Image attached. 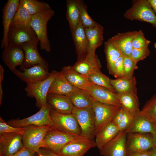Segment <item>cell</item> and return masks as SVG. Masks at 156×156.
I'll list each match as a JSON object with an SVG mask.
<instances>
[{"label":"cell","instance_id":"obj_53","mask_svg":"<svg viewBox=\"0 0 156 156\" xmlns=\"http://www.w3.org/2000/svg\"><path fill=\"white\" fill-rule=\"evenodd\" d=\"M152 137L153 140L154 147L156 148V133L155 134L152 135Z\"/></svg>","mask_w":156,"mask_h":156},{"label":"cell","instance_id":"obj_36","mask_svg":"<svg viewBox=\"0 0 156 156\" xmlns=\"http://www.w3.org/2000/svg\"><path fill=\"white\" fill-rule=\"evenodd\" d=\"M92 84L106 88L116 92L110 83V79L99 70L95 72L88 78Z\"/></svg>","mask_w":156,"mask_h":156},{"label":"cell","instance_id":"obj_2","mask_svg":"<svg viewBox=\"0 0 156 156\" xmlns=\"http://www.w3.org/2000/svg\"><path fill=\"white\" fill-rule=\"evenodd\" d=\"M59 73V72L54 70L50 73L47 78L44 80L26 83L25 90L27 95L35 99L36 105L40 109L48 103L47 97L49 88Z\"/></svg>","mask_w":156,"mask_h":156},{"label":"cell","instance_id":"obj_39","mask_svg":"<svg viewBox=\"0 0 156 156\" xmlns=\"http://www.w3.org/2000/svg\"><path fill=\"white\" fill-rule=\"evenodd\" d=\"M151 42L145 37L144 34L141 30L137 31L132 42L133 48L141 49L148 48Z\"/></svg>","mask_w":156,"mask_h":156},{"label":"cell","instance_id":"obj_43","mask_svg":"<svg viewBox=\"0 0 156 156\" xmlns=\"http://www.w3.org/2000/svg\"><path fill=\"white\" fill-rule=\"evenodd\" d=\"M133 118L134 117L133 116L125 110L123 118L117 126L119 132L125 131L131 125Z\"/></svg>","mask_w":156,"mask_h":156},{"label":"cell","instance_id":"obj_5","mask_svg":"<svg viewBox=\"0 0 156 156\" xmlns=\"http://www.w3.org/2000/svg\"><path fill=\"white\" fill-rule=\"evenodd\" d=\"M72 114L75 117L81 131V136L93 140L96 135L95 116L92 108L80 109L74 107Z\"/></svg>","mask_w":156,"mask_h":156},{"label":"cell","instance_id":"obj_13","mask_svg":"<svg viewBox=\"0 0 156 156\" xmlns=\"http://www.w3.org/2000/svg\"><path fill=\"white\" fill-rule=\"evenodd\" d=\"M23 147L21 135L12 133L0 134V156L12 155Z\"/></svg>","mask_w":156,"mask_h":156},{"label":"cell","instance_id":"obj_41","mask_svg":"<svg viewBox=\"0 0 156 156\" xmlns=\"http://www.w3.org/2000/svg\"><path fill=\"white\" fill-rule=\"evenodd\" d=\"M140 112L148 118L156 114V96L146 103Z\"/></svg>","mask_w":156,"mask_h":156},{"label":"cell","instance_id":"obj_42","mask_svg":"<svg viewBox=\"0 0 156 156\" xmlns=\"http://www.w3.org/2000/svg\"><path fill=\"white\" fill-rule=\"evenodd\" d=\"M148 48L134 49L133 48L131 54V57L136 63L143 60L150 54Z\"/></svg>","mask_w":156,"mask_h":156},{"label":"cell","instance_id":"obj_28","mask_svg":"<svg viewBox=\"0 0 156 156\" xmlns=\"http://www.w3.org/2000/svg\"><path fill=\"white\" fill-rule=\"evenodd\" d=\"M117 126L112 120L95 135L96 146L99 150L113 139L119 132Z\"/></svg>","mask_w":156,"mask_h":156},{"label":"cell","instance_id":"obj_14","mask_svg":"<svg viewBox=\"0 0 156 156\" xmlns=\"http://www.w3.org/2000/svg\"><path fill=\"white\" fill-rule=\"evenodd\" d=\"M95 146L93 140L82 138L68 143L57 154L59 156H83L89 150Z\"/></svg>","mask_w":156,"mask_h":156},{"label":"cell","instance_id":"obj_10","mask_svg":"<svg viewBox=\"0 0 156 156\" xmlns=\"http://www.w3.org/2000/svg\"><path fill=\"white\" fill-rule=\"evenodd\" d=\"M128 134L126 142L127 155L133 153L148 151L154 147L153 137L146 133Z\"/></svg>","mask_w":156,"mask_h":156},{"label":"cell","instance_id":"obj_51","mask_svg":"<svg viewBox=\"0 0 156 156\" xmlns=\"http://www.w3.org/2000/svg\"><path fill=\"white\" fill-rule=\"evenodd\" d=\"M148 150L149 156H156V148L153 147Z\"/></svg>","mask_w":156,"mask_h":156},{"label":"cell","instance_id":"obj_55","mask_svg":"<svg viewBox=\"0 0 156 156\" xmlns=\"http://www.w3.org/2000/svg\"><path fill=\"white\" fill-rule=\"evenodd\" d=\"M39 156H45L41 154L40 153H39Z\"/></svg>","mask_w":156,"mask_h":156},{"label":"cell","instance_id":"obj_27","mask_svg":"<svg viewBox=\"0 0 156 156\" xmlns=\"http://www.w3.org/2000/svg\"><path fill=\"white\" fill-rule=\"evenodd\" d=\"M78 89L70 83L61 71L51 84L48 94L66 96Z\"/></svg>","mask_w":156,"mask_h":156},{"label":"cell","instance_id":"obj_47","mask_svg":"<svg viewBox=\"0 0 156 156\" xmlns=\"http://www.w3.org/2000/svg\"><path fill=\"white\" fill-rule=\"evenodd\" d=\"M44 148L42 149H40L39 153L45 156H59L49 150Z\"/></svg>","mask_w":156,"mask_h":156},{"label":"cell","instance_id":"obj_44","mask_svg":"<svg viewBox=\"0 0 156 156\" xmlns=\"http://www.w3.org/2000/svg\"><path fill=\"white\" fill-rule=\"evenodd\" d=\"M116 75L115 77L119 78L123 77L124 75V57L121 55L115 62Z\"/></svg>","mask_w":156,"mask_h":156},{"label":"cell","instance_id":"obj_35","mask_svg":"<svg viewBox=\"0 0 156 156\" xmlns=\"http://www.w3.org/2000/svg\"><path fill=\"white\" fill-rule=\"evenodd\" d=\"M20 5L32 16L51 9L48 3L36 0H20Z\"/></svg>","mask_w":156,"mask_h":156},{"label":"cell","instance_id":"obj_34","mask_svg":"<svg viewBox=\"0 0 156 156\" xmlns=\"http://www.w3.org/2000/svg\"><path fill=\"white\" fill-rule=\"evenodd\" d=\"M32 15L26 9L19 5L11 22L10 26L30 27Z\"/></svg>","mask_w":156,"mask_h":156},{"label":"cell","instance_id":"obj_32","mask_svg":"<svg viewBox=\"0 0 156 156\" xmlns=\"http://www.w3.org/2000/svg\"><path fill=\"white\" fill-rule=\"evenodd\" d=\"M79 0H67L66 18L69 24L71 33L80 23Z\"/></svg>","mask_w":156,"mask_h":156},{"label":"cell","instance_id":"obj_18","mask_svg":"<svg viewBox=\"0 0 156 156\" xmlns=\"http://www.w3.org/2000/svg\"><path fill=\"white\" fill-rule=\"evenodd\" d=\"M35 31L31 27L10 26L8 35L9 44L20 45L37 38Z\"/></svg>","mask_w":156,"mask_h":156},{"label":"cell","instance_id":"obj_7","mask_svg":"<svg viewBox=\"0 0 156 156\" xmlns=\"http://www.w3.org/2000/svg\"><path fill=\"white\" fill-rule=\"evenodd\" d=\"M50 115L53 126L65 133L81 136V131L76 118L72 113L64 114L51 109Z\"/></svg>","mask_w":156,"mask_h":156},{"label":"cell","instance_id":"obj_23","mask_svg":"<svg viewBox=\"0 0 156 156\" xmlns=\"http://www.w3.org/2000/svg\"><path fill=\"white\" fill-rule=\"evenodd\" d=\"M124 131L127 134L150 133L153 135L156 133V127L149 118L140 112L134 117L131 124Z\"/></svg>","mask_w":156,"mask_h":156},{"label":"cell","instance_id":"obj_37","mask_svg":"<svg viewBox=\"0 0 156 156\" xmlns=\"http://www.w3.org/2000/svg\"><path fill=\"white\" fill-rule=\"evenodd\" d=\"M80 22L85 28H90L98 23L94 21L89 16L87 11V6L83 0H79Z\"/></svg>","mask_w":156,"mask_h":156},{"label":"cell","instance_id":"obj_40","mask_svg":"<svg viewBox=\"0 0 156 156\" xmlns=\"http://www.w3.org/2000/svg\"><path fill=\"white\" fill-rule=\"evenodd\" d=\"M25 127H16L12 126L5 122L2 118H0V134L4 133H16L23 134Z\"/></svg>","mask_w":156,"mask_h":156},{"label":"cell","instance_id":"obj_15","mask_svg":"<svg viewBox=\"0 0 156 156\" xmlns=\"http://www.w3.org/2000/svg\"><path fill=\"white\" fill-rule=\"evenodd\" d=\"M127 134L120 132L111 141L99 150L104 156H127L126 142Z\"/></svg>","mask_w":156,"mask_h":156},{"label":"cell","instance_id":"obj_17","mask_svg":"<svg viewBox=\"0 0 156 156\" xmlns=\"http://www.w3.org/2000/svg\"><path fill=\"white\" fill-rule=\"evenodd\" d=\"M20 5L19 0H8L2 10L3 36L1 47L4 48L9 44L8 35L11 21Z\"/></svg>","mask_w":156,"mask_h":156},{"label":"cell","instance_id":"obj_33","mask_svg":"<svg viewBox=\"0 0 156 156\" xmlns=\"http://www.w3.org/2000/svg\"><path fill=\"white\" fill-rule=\"evenodd\" d=\"M107 68L110 74L114 77L116 75L114 64L117 59L121 55L118 50L108 40L104 43Z\"/></svg>","mask_w":156,"mask_h":156},{"label":"cell","instance_id":"obj_24","mask_svg":"<svg viewBox=\"0 0 156 156\" xmlns=\"http://www.w3.org/2000/svg\"><path fill=\"white\" fill-rule=\"evenodd\" d=\"M61 71L70 83L79 89L87 91L93 85L88 78L75 70L72 66H64Z\"/></svg>","mask_w":156,"mask_h":156},{"label":"cell","instance_id":"obj_1","mask_svg":"<svg viewBox=\"0 0 156 156\" xmlns=\"http://www.w3.org/2000/svg\"><path fill=\"white\" fill-rule=\"evenodd\" d=\"M55 13L53 10L50 9L32 15L31 21L30 26L39 40L41 50L47 52H50L51 47L48 37L47 25Z\"/></svg>","mask_w":156,"mask_h":156},{"label":"cell","instance_id":"obj_54","mask_svg":"<svg viewBox=\"0 0 156 156\" xmlns=\"http://www.w3.org/2000/svg\"><path fill=\"white\" fill-rule=\"evenodd\" d=\"M154 47L155 49L156 52V43H155L154 44Z\"/></svg>","mask_w":156,"mask_h":156},{"label":"cell","instance_id":"obj_31","mask_svg":"<svg viewBox=\"0 0 156 156\" xmlns=\"http://www.w3.org/2000/svg\"><path fill=\"white\" fill-rule=\"evenodd\" d=\"M66 96L74 107L80 109L92 107V98L87 91L78 89Z\"/></svg>","mask_w":156,"mask_h":156},{"label":"cell","instance_id":"obj_45","mask_svg":"<svg viewBox=\"0 0 156 156\" xmlns=\"http://www.w3.org/2000/svg\"><path fill=\"white\" fill-rule=\"evenodd\" d=\"M35 153L31 149L23 147L17 152L9 156H34Z\"/></svg>","mask_w":156,"mask_h":156},{"label":"cell","instance_id":"obj_30","mask_svg":"<svg viewBox=\"0 0 156 156\" xmlns=\"http://www.w3.org/2000/svg\"><path fill=\"white\" fill-rule=\"evenodd\" d=\"M117 95L121 107L133 117L140 113L137 94L129 93H117Z\"/></svg>","mask_w":156,"mask_h":156},{"label":"cell","instance_id":"obj_20","mask_svg":"<svg viewBox=\"0 0 156 156\" xmlns=\"http://www.w3.org/2000/svg\"><path fill=\"white\" fill-rule=\"evenodd\" d=\"M72 67L75 70L88 78L95 72L100 70L101 65L96 54L88 53L85 57L77 60Z\"/></svg>","mask_w":156,"mask_h":156},{"label":"cell","instance_id":"obj_16","mask_svg":"<svg viewBox=\"0 0 156 156\" xmlns=\"http://www.w3.org/2000/svg\"><path fill=\"white\" fill-rule=\"evenodd\" d=\"M2 58L5 64L12 72L16 67L23 65L24 52L21 46L9 44L4 48Z\"/></svg>","mask_w":156,"mask_h":156},{"label":"cell","instance_id":"obj_3","mask_svg":"<svg viewBox=\"0 0 156 156\" xmlns=\"http://www.w3.org/2000/svg\"><path fill=\"white\" fill-rule=\"evenodd\" d=\"M127 19L137 20L151 24L156 29V14L148 0H134L132 5L124 13Z\"/></svg>","mask_w":156,"mask_h":156},{"label":"cell","instance_id":"obj_8","mask_svg":"<svg viewBox=\"0 0 156 156\" xmlns=\"http://www.w3.org/2000/svg\"><path fill=\"white\" fill-rule=\"evenodd\" d=\"M92 107L94 114L96 134L113 120L121 107L104 104L93 99Z\"/></svg>","mask_w":156,"mask_h":156},{"label":"cell","instance_id":"obj_49","mask_svg":"<svg viewBox=\"0 0 156 156\" xmlns=\"http://www.w3.org/2000/svg\"><path fill=\"white\" fill-rule=\"evenodd\" d=\"M148 1L156 14V0H148Z\"/></svg>","mask_w":156,"mask_h":156},{"label":"cell","instance_id":"obj_21","mask_svg":"<svg viewBox=\"0 0 156 156\" xmlns=\"http://www.w3.org/2000/svg\"><path fill=\"white\" fill-rule=\"evenodd\" d=\"M137 32L132 31L118 33L108 40L124 57H130L133 49L132 42Z\"/></svg>","mask_w":156,"mask_h":156},{"label":"cell","instance_id":"obj_19","mask_svg":"<svg viewBox=\"0 0 156 156\" xmlns=\"http://www.w3.org/2000/svg\"><path fill=\"white\" fill-rule=\"evenodd\" d=\"M92 99L100 103L121 107L117 93L106 88L93 85L87 91Z\"/></svg>","mask_w":156,"mask_h":156},{"label":"cell","instance_id":"obj_6","mask_svg":"<svg viewBox=\"0 0 156 156\" xmlns=\"http://www.w3.org/2000/svg\"><path fill=\"white\" fill-rule=\"evenodd\" d=\"M51 127L32 125L25 127L22 135L23 147L39 154L45 136Z\"/></svg>","mask_w":156,"mask_h":156},{"label":"cell","instance_id":"obj_29","mask_svg":"<svg viewBox=\"0 0 156 156\" xmlns=\"http://www.w3.org/2000/svg\"><path fill=\"white\" fill-rule=\"evenodd\" d=\"M110 83L118 94L129 93L137 94V82L134 76L131 78L122 77L110 79Z\"/></svg>","mask_w":156,"mask_h":156},{"label":"cell","instance_id":"obj_48","mask_svg":"<svg viewBox=\"0 0 156 156\" xmlns=\"http://www.w3.org/2000/svg\"><path fill=\"white\" fill-rule=\"evenodd\" d=\"M127 156H149L148 151L133 153L129 154Z\"/></svg>","mask_w":156,"mask_h":156},{"label":"cell","instance_id":"obj_50","mask_svg":"<svg viewBox=\"0 0 156 156\" xmlns=\"http://www.w3.org/2000/svg\"><path fill=\"white\" fill-rule=\"evenodd\" d=\"M4 70L2 66L0 65V83H2L4 77Z\"/></svg>","mask_w":156,"mask_h":156},{"label":"cell","instance_id":"obj_11","mask_svg":"<svg viewBox=\"0 0 156 156\" xmlns=\"http://www.w3.org/2000/svg\"><path fill=\"white\" fill-rule=\"evenodd\" d=\"M39 42L37 38L21 45L25 54L24 61L21 66L28 68L35 65L40 64L48 69V63L41 56L38 50L37 46Z\"/></svg>","mask_w":156,"mask_h":156},{"label":"cell","instance_id":"obj_9","mask_svg":"<svg viewBox=\"0 0 156 156\" xmlns=\"http://www.w3.org/2000/svg\"><path fill=\"white\" fill-rule=\"evenodd\" d=\"M51 108L47 103L42 106L40 110L35 114L21 119H13L7 123L16 127H24L29 125L42 126L48 125L53 127L50 113Z\"/></svg>","mask_w":156,"mask_h":156},{"label":"cell","instance_id":"obj_38","mask_svg":"<svg viewBox=\"0 0 156 156\" xmlns=\"http://www.w3.org/2000/svg\"><path fill=\"white\" fill-rule=\"evenodd\" d=\"M124 68L123 77L131 78L133 76L134 70L138 69L137 63L130 57H124Z\"/></svg>","mask_w":156,"mask_h":156},{"label":"cell","instance_id":"obj_4","mask_svg":"<svg viewBox=\"0 0 156 156\" xmlns=\"http://www.w3.org/2000/svg\"><path fill=\"white\" fill-rule=\"evenodd\" d=\"M82 138H84L65 133L53 126L47 132L42 148L57 154L62 147L68 143Z\"/></svg>","mask_w":156,"mask_h":156},{"label":"cell","instance_id":"obj_12","mask_svg":"<svg viewBox=\"0 0 156 156\" xmlns=\"http://www.w3.org/2000/svg\"><path fill=\"white\" fill-rule=\"evenodd\" d=\"M20 69L22 71L16 68L12 72L26 83L44 80L50 74L48 69L40 64L35 65L28 68L21 66Z\"/></svg>","mask_w":156,"mask_h":156},{"label":"cell","instance_id":"obj_22","mask_svg":"<svg viewBox=\"0 0 156 156\" xmlns=\"http://www.w3.org/2000/svg\"><path fill=\"white\" fill-rule=\"evenodd\" d=\"M71 34L77 56V60L82 59L87 55L89 49V43L85 28L80 22Z\"/></svg>","mask_w":156,"mask_h":156},{"label":"cell","instance_id":"obj_26","mask_svg":"<svg viewBox=\"0 0 156 156\" xmlns=\"http://www.w3.org/2000/svg\"><path fill=\"white\" fill-rule=\"evenodd\" d=\"M103 27L98 23L93 27L85 28L88 43V53L95 54L96 49L101 46L103 42Z\"/></svg>","mask_w":156,"mask_h":156},{"label":"cell","instance_id":"obj_46","mask_svg":"<svg viewBox=\"0 0 156 156\" xmlns=\"http://www.w3.org/2000/svg\"><path fill=\"white\" fill-rule=\"evenodd\" d=\"M125 111V109L121 107L113 118L112 121L117 126L122 121L124 116Z\"/></svg>","mask_w":156,"mask_h":156},{"label":"cell","instance_id":"obj_25","mask_svg":"<svg viewBox=\"0 0 156 156\" xmlns=\"http://www.w3.org/2000/svg\"><path fill=\"white\" fill-rule=\"evenodd\" d=\"M47 101L51 109L54 111L64 114L72 113L74 106L67 96L49 93Z\"/></svg>","mask_w":156,"mask_h":156},{"label":"cell","instance_id":"obj_52","mask_svg":"<svg viewBox=\"0 0 156 156\" xmlns=\"http://www.w3.org/2000/svg\"><path fill=\"white\" fill-rule=\"evenodd\" d=\"M3 96L2 83H0V105H1Z\"/></svg>","mask_w":156,"mask_h":156}]
</instances>
